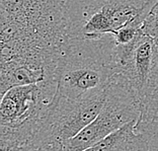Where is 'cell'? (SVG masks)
I'll use <instances>...</instances> for the list:
<instances>
[{
	"label": "cell",
	"mask_w": 158,
	"mask_h": 151,
	"mask_svg": "<svg viewBox=\"0 0 158 151\" xmlns=\"http://www.w3.org/2000/svg\"><path fill=\"white\" fill-rule=\"evenodd\" d=\"M64 0H0V92L55 80L67 43Z\"/></svg>",
	"instance_id": "6da1fadb"
},
{
	"label": "cell",
	"mask_w": 158,
	"mask_h": 151,
	"mask_svg": "<svg viewBox=\"0 0 158 151\" xmlns=\"http://www.w3.org/2000/svg\"><path fill=\"white\" fill-rule=\"evenodd\" d=\"M118 74L114 35L68 39L55 71L57 93L76 100L103 92Z\"/></svg>",
	"instance_id": "7a4b0ae2"
},
{
	"label": "cell",
	"mask_w": 158,
	"mask_h": 151,
	"mask_svg": "<svg viewBox=\"0 0 158 151\" xmlns=\"http://www.w3.org/2000/svg\"><path fill=\"white\" fill-rule=\"evenodd\" d=\"M57 94V82L47 80L10 88L1 96L0 151L28 146Z\"/></svg>",
	"instance_id": "3957f363"
},
{
	"label": "cell",
	"mask_w": 158,
	"mask_h": 151,
	"mask_svg": "<svg viewBox=\"0 0 158 151\" xmlns=\"http://www.w3.org/2000/svg\"><path fill=\"white\" fill-rule=\"evenodd\" d=\"M158 0H64L68 39L116 35L136 21L146 20Z\"/></svg>",
	"instance_id": "277c9868"
},
{
	"label": "cell",
	"mask_w": 158,
	"mask_h": 151,
	"mask_svg": "<svg viewBox=\"0 0 158 151\" xmlns=\"http://www.w3.org/2000/svg\"><path fill=\"white\" fill-rule=\"evenodd\" d=\"M106 98V89L76 100L63 99L57 93L35 137L23 148L63 151L66 141L79 134L98 116Z\"/></svg>",
	"instance_id": "5b68a950"
},
{
	"label": "cell",
	"mask_w": 158,
	"mask_h": 151,
	"mask_svg": "<svg viewBox=\"0 0 158 151\" xmlns=\"http://www.w3.org/2000/svg\"><path fill=\"white\" fill-rule=\"evenodd\" d=\"M141 116V103L129 81L116 74L106 88L105 105L98 116L79 134L68 140L63 151H84Z\"/></svg>",
	"instance_id": "8992f818"
},
{
	"label": "cell",
	"mask_w": 158,
	"mask_h": 151,
	"mask_svg": "<svg viewBox=\"0 0 158 151\" xmlns=\"http://www.w3.org/2000/svg\"><path fill=\"white\" fill-rule=\"evenodd\" d=\"M118 74L134 89L142 107L158 94V43L144 31L131 44L117 45Z\"/></svg>",
	"instance_id": "52a82bcc"
},
{
	"label": "cell",
	"mask_w": 158,
	"mask_h": 151,
	"mask_svg": "<svg viewBox=\"0 0 158 151\" xmlns=\"http://www.w3.org/2000/svg\"><path fill=\"white\" fill-rule=\"evenodd\" d=\"M137 121L131 122L84 151H144L143 136L136 131Z\"/></svg>",
	"instance_id": "ba28073f"
},
{
	"label": "cell",
	"mask_w": 158,
	"mask_h": 151,
	"mask_svg": "<svg viewBox=\"0 0 158 151\" xmlns=\"http://www.w3.org/2000/svg\"><path fill=\"white\" fill-rule=\"evenodd\" d=\"M136 131L144 138V151H158V122L139 118L136 124Z\"/></svg>",
	"instance_id": "9c48e42d"
},
{
	"label": "cell",
	"mask_w": 158,
	"mask_h": 151,
	"mask_svg": "<svg viewBox=\"0 0 158 151\" xmlns=\"http://www.w3.org/2000/svg\"><path fill=\"white\" fill-rule=\"evenodd\" d=\"M143 31L158 43V1L144 21Z\"/></svg>",
	"instance_id": "30bf717a"
},
{
	"label": "cell",
	"mask_w": 158,
	"mask_h": 151,
	"mask_svg": "<svg viewBox=\"0 0 158 151\" xmlns=\"http://www.w3.org/2000/svg\"><path fill=\"white\" fill-rule=\"evenodd\" d=\"M140 118L158 122V94L142 107Z\"/></svg>",
	"instance_id": "8fae6325"
},
{
	"label": "cell",
	"mask_w": 158,
	"mask_h": 151,
	"mask_svg": "<svg viewBox=\"0 0 158 151\" xmlns=\"http://www.w3.org/2000/svg\"><path fill=\"white\" fill-rule=\"evenodd\" d=\"M20 151H45L41 149H31V148H20Z\"/></svg>",
	"instance_id": "7c38bea8"
},
{
	"label": "cell",
	"mask_w": 158,
	"mask_h": 151,
	"mask_svg": "<svg viewBox=\"0 0 158 151\" xmlns=\"http://www.w3.org/2000/svg\"><path fill=\"white\" fill-rule=\"evenodd\" d=\"M15 151H20V150H19V149H17V150H15Z\"/></svg>",
	"instance_id": "4fadbf2b"
}]
</instances>
